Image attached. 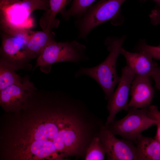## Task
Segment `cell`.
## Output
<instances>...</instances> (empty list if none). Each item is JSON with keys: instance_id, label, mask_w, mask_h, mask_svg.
<instances>
[{"instance_id": "1", "label": "cell", "mask_w": 160, "mask_h": 160, "mask_svg": "<svg viewBox=\"0 0 160 160\" xmlns=\"http://www.w3.org/2000/svg\"><path fill=\"white\" fill-rule=\"evenodd\" d=\"M124 36L121 38L108 37L105 41L109 53L101 63L92 68L82 67L74 75L75 78L86 75L93 78L100 85L108 100L113 95L116 86L118 83L120 77L116 70V64Z\"/></svg>"}, {"instance_id": "2", "label": "cell", "mask_w": 160, "mask_h": 160, "mask_svg": "<svg viewBox=\"0 0 160 160\" xmlns=\"http://www.w3.org/2000/svg\"><path fill=\"white\" fill-rule=\"evenodd\" d=\"M49 5L42 0H27L0 6L1 25L3 32L30 30L34 25L31 13L35 10L47 11Z\"/></svg>"}, {"instance_id": "3", "label": "cell", "mask_w": 160, "mask_h": 160, "mask_svg": "<svg viewBox=\"0 0 160 160\" xmlns=\"http://www.w3.org/2000/svg\"><path fill=\"white\" fill-rule=\"evenodd\" d=\"M86 47L76 40L57 42L47 46L37 58L33 70L40 67L41 71L49 73L52 65L62 62L75 63L87 61L88 57L85 53Z\"/></svg>"}, {"instance_id": "4", "label": "cell", "mask_w": 160, "mask_h": 160, "mask_svg": "<svg viewBox=\"0 0 160 160\" xmlns=\"http://www.w3.org/2000/svg\"><path fill=\"white\" fill-rule=\"evenodd\" d=\"M35 32L30 30L11 33L4 32L1 38L0 60L6 62L16 71L31 69L27 46Z\"/></svg>"}, {"instance_id": "5", "label": "cell", "mask_w": 160, "mask_h": 160, "mask_svg": "<svg viewBox=\"0 0 160 160\" xmlns=\"http://www.w3.org/2000/svg\"><path fill=\"white\" fill-rule=\"evenodd\" d=\"M148 108L138 109L129 107L124 117L119 120L115 119L107 126L114 135H119L122 139L130 140L135 144L142 132L156 125V121L147 114Z\"/></svg>"}, {"instance_id": "6", "label": "cell", "mask_w": 160, "mask_h": 160, "mask_svg": "<svg viewBox=\"0 0 160 160\" xmlns=\"http://www.w3.org/2000/svg\"><path fill=\"white\" fill-rule=\"evenodd\" d=\"M126 0H100L90 7L82 18L76 22L79 30L78 38H86L96 27L115 17L121 5Z\"/></svg>"}, {"instance_id": "7", "label": "cell", "mask_w": 160, "mask_h": 160, "mask_svg": "<svg viewBox=\"0 0 160 160\" xmlns=\"http://www.w3.org/2000/svg\"><path fill=\"white\" fill-rule=\"evenodd\" d=\"M99 136L108 160H137L136 147L132 141L117 138L104 124Z\"/></svg>"}, {"instance_id": "8", "label": "cell", "mask_w": 160, "mask_h": 160, "mask_svg": "<svg viewBox=\"0 0 160 160\" xmlns=\"http://www.w3.org/2000/svg\"><path fill=\"white\" fill-rule=\"evenodd\" d=\"M117 87L108 100L107 108L109 114L105 123L108 125L115 120L116 114L122 110L128 111V98L131 83L135 75L126 65L122 69Z\"/></svg>"}, {"instance_id": "9", "label": "cell", "mask_w": 160, "mask_h": 160, "mask_svg": "<svg viewBox=\"0 0 160 160\" xmlns=\"http://www.w3.org/2000/svg\"><path fill=\"white\" fill-rule=\"evenodd\" d=\"M36 89L29 80L28 76L24 78L22 83L10 85L0 91V103L9 108L19 107L25 103L28 97Z\"/></svg>"}, {"instance_id": "10", "label": "cell", "mask_w": 160, "mask_h": 160, "mask_svg": "<svg viewBox=\"0 0 160 160\" xmlns=\"http://www.w3.org/2000/svg\"><path fill=\"white\" fill-rule=\"evenodd\" d=\"M149 78L148 76H135L130 90L131 98L128 103L129 107L141 108L151 105L154 91Z\"/></svg>"}, {"instance_id": "11", "label": "cell", "mask_w": 160, "mask_h": 160, "mask_svg": "<svg viewBox=\"0 0 160 160\" xmlns=\"http://www.w3.org/2000/svg\"><path fill=\"white\" fill-rule=\"evenodd\" d=\"M120 53L125 57L127 65L135 75L150 77L153 71L158 66L151 56L145 51L132 52L122 48Z\"/></svg>"}, {"instance_id": "12", "label": "cell", "mask_w": 160, "mask_h": 160, "mask_svg": "<svg viewBox=\"0 0 160 160\" xmlns=\"http://www.w3.org/2000/svg\"><path fill=\"white\" fill-rule=\"evenodd\" d=\"M135 144L137 160H160V143L154 137L140 134Z\"/></svg>"}, {"instance_id": "13", "label": "cell", "mask_w": 160, "mask_h": 160, "mask_svg": "<svg viewBox=\"0 0 160 160\" xmlns=\"http://www.w3.org/2000/svg\"><path fill=\"white\" fill-rule=\"evenodd\" d=\"M55 34L49 29L35 31L29 39L27 46L30 60L38 57L49 45L55 41Z\"/></svg>"}, {"instance_id": "14", "label": "cell", "mask_w": 160, "mask_h": 160, "mask_svg": "<svg viewBox=\"0 0 160 160\" xmlns=\"http://www.w3.org/2000/svg\"><path fill=\"white\" fill-rule=\"evenodd\" d=\"M70 0H49L48 10L43 14L39 24L43 30H52L57 28L59 21L55 18L57 15L61 13Z\"/></svg>"}, {"instance_id": "15", "label": "cell", "mask_w": 160, "mask_h": 160, "mask_svg": "<svg viewBox=\"0 0 160 160\" xmlns=\"http://www.w3.org/2000/svg\"><path fill=\"white\" fill-rule=\"evenodd\" d=\"M16 71L8 63L0 60V91L12 85L22 83L23 79L17 74Z\"/></svg>"}, {"instance_id": "16", "label": "cell", "mask_w": 160, "mask_h": 160, "mask_svg": "<svg viewBox=\"0 0 160 160\" xmlns=\"http://www.w3.org/2000/svg\"><path fill=\"white\" fill-rule=\"evenodd\" d=\"M96 0H73L70 8L64 10L62 16L67 20L71 17H80L84 15Z\"/></svg>"}, {"instance_id": "17", "label": "cell", "mask_w": 160, "mask_h": 160, "mask_svg": "<svg viewBox=\"0 0 160 160\" xmlns=\"http://www.w3.org/2000/svg\"><path fill=\"white\" fill-rule=\"evenodd\" d=\"M106 152L99 135L94 137L87 148L85 160H104Z\"/></svg>"}, {"instance_id": "18", "label": "cell", "mask_w": 160, "mask_h": 160, "mask_svg": "<svg viewBox=\"0 0 160 160\" xmlns=\"http://www.w3.org/2000/svg\"><path fill=\"white\" fill-rule=\"evenodd\" d=\"M147 112L150 118L156 121L157 131L154 138L160 143V111L157 106L152 105L148 108Z\"/></svg>"}, {"instance_id": "19", "label": "cell", "mask_w": 160, "mask_h": 160, "mask_svg": "<svg viewBox=\"0 0 160 160\" xmlns=\"http://www.w3.org/2000/svg\"><path fill=\"white\" fill-rule=\"evenodd\" d=\"M140 51H145L149 54L153 58L160 60V46H153L149 45L143 41L141 42L138 47Z\"/></svg>"}, {"instance_id": "20", "label": "cell", "mask_w": 160, "mask_h": 160, "mask_svg": "<svg viewBox=\"0 0 160 160\" xmlns=\"http://www.w3.org/2000/svg\"><path fill=\"white\" fill-rule=\"evenodd\" d=\"M150 77L154 80L156 87L160 92V66H157L154 70Z\"/></svg>"}, {"instance_id": "21", "label": "cell", "mask_w": 160, "mask_h": 160, "mask_svg": "<svg viewBox=\"0 0 160 160\" xmlns=\"http://www.w3.org/2000/svg\"><path fill=\"white\" fill-rule=\"evenodd\" d=\"M149 17L153 24L160 25V10L155 9L152 10L149 15Z\"/></svg>"}, {"instance_id": "22", "label": "cell", "mask_w": 160, "mask_h": 160, "mask_svg": "<svg viewBox=\"0 0 160 160\" xmlns=\"http://www.w3.org/2000/svg\"><path fill=\"white\" fill-rule=\"evenodd\" d=\"M26 1L27 0H23ZM23 1L22 0H0V6L11 4Z\"/></svg>"}, {"instance_id": "23", "label": "cell", "mask_w": 160, "mask_h": 160, "mask_svg": "<svg viewBox=\"0 0 160 160\" xmlns=\"http://www.w3.org/2000/svg\"><path fill=\"white\" fill-rule=\"evenodd\" d=\"M143 1H146L148 0H142ZM153 0L155 2H156V3L157 4L158 6L159 7V9H159L160 10V0Z\"/></svg>"}, {"instance_id": "24", "label": "cell", "mask_w": 160, "mask_h": 160, "mask_svg": "<svg viewBox=\"0 0 160 160\" xmlns=\"http://www.w3.org/2000/svg\"><path fill=\"white\" fill-rule=\"evenodd\" d=\"M43 1H44L47 4H48V3H47V1L46 0H42Z\"/></svg>"}, {"instance_id": "25", "label": "cell", "mask_w": 160, "mask_h": 160, "mask_svg": "<svg viewBox=\"0 0 160 160\" xmlns=\"http://www.w3.org/2000/svg\"><path fill=\"white\" fill-rule=\"evenodd\" d=\"M49 3V0H46Z\"/></svg>"}]
</instances>
